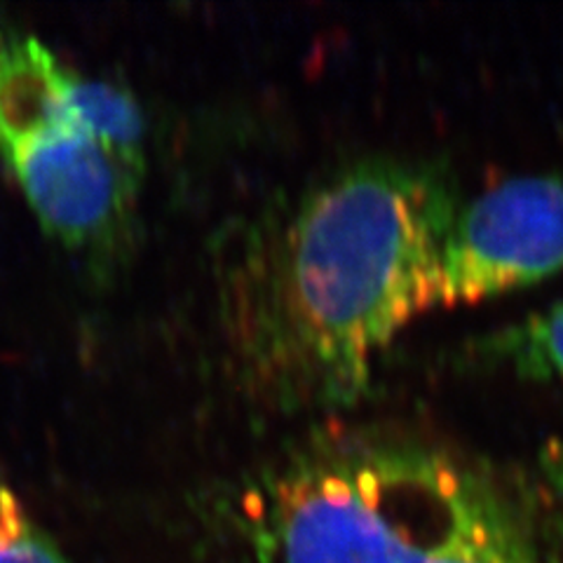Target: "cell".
<instances>
[{
  "instance_id": "cell-1",
  "label": "cell",
  "mask_w": 563,
  "mask_h": 563,
  "mask_svg": "<svg viewBox=\"0 0 563 563\" xmlns=\"http://www.w3.org/2000/svg\"><path fill=\"white\" fill-rule=\"evenodd\" d=\"M457 207L449 169L372 155L246 225L219 296L244 393L279 413L357 404L387 345L439 306V254Z\"/></svg>"
},
{
  "instance_id": "cell-2",
  "label": "cell",
  "mask_w": 563,
  "mask_h": 563,
  "mask_svg": "<svg viewBox=\"0 0 563 563\" xmlns=\"http://www.w3.org/2000/svg\"><path fill=\"white\" fill-rule=\"evenodd\" d=\"M254 563H548L486 467L393 428H331L240 488Z\"/></svg>"
},
{
  "instance_id": "cell-3",
  "label": "cell",
  "mask_w": 563,
  "mask_h": 563,
  "mask_svg": "<svg viewBox=\"0 0 563 563\" xmlns=\"http://www.w3.org/2000/svg\"><path fill=\"white\" fill-rule=\"evenodd\" d=\"M144 115L120 87L87 80L35 38L0 31V157L47 233L109 250L130 225Z\"/></svg>"
},
{
  "instance_id": "cell-4",
  "label": "cell",
  "mask_w": 563,
  "mask_h": 563,
  "mask_svg": "<svg viewBox=\"0 0 563 563\" xmlns=\"http://www.w3.org/2000/svg\"><path fill=\"white\" fill-rule=\"evenodd\" d=\"M563 271V176H517L461 205L439 254V306L477 303Z\"/></svg>"
},
{
  "instance_id": "cell-5",
  "label": "cell",
  "mask_w": 563,
  "mask_h": 563,
  "mask_svg": "<svg viewBox=\"0 0 563 563\" xmlns=\"http://www.w3.org/2000/svg\"><path fill=\"white\" fill-rule=\"evenodd\" d=\"M472 355L523 380L563 385V301L490 333Z\"/></svg>"
},
{
  "instance_id": "cell-6",
  "label": "cell",
  "mask_w": 563,
  "mask_h": 563,
  "mask_svg": "<svg viewBox=\"0 0 563 563\" xmlns=\"http://www.w3.org/2000/svg\"><path fill=\"white\" fill-rule=\"evenodd\" d=\"M0 563H68L43 528L35 526L16 493L0 479Z\"/></svg>"
},
{
  "instance_id": "cell-7",
  "label": "cell",
  "mask_w": 563,
  "mask_h": 563,
  "mask_svg": "<svg viewBox=\"0 0 563 563\" xmlns=\"http://www.w3.org/2000/svg\"><path fill=\"white\" fill-rule=\"evenodd\" d=\"M540 472L548 486L563 498V439H554L540 455Z\"/></svg>"
}]
</instances>
